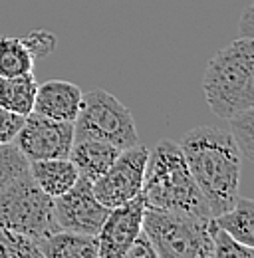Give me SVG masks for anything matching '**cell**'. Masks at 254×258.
<instances>
[{
  "label": "cell",
  "instance_id": "obj_1",
  "mask_svg": "<svg viewBox=\"0 0 254 258\" xmlns=\"http://www.w3.org/2000/svg\"><path fill=\"white\" fill-rule=\"evenodd\" d=\"M179 147L211 215L217 217L228 211L238 199L242 161L230 131L213 125L189 129Z\"/></svg>",
  "mask_w": 254,
  "mask_h": 258
},
{
  "label": "cell",
  "instance_id": "obj_2",
  "mask_svg": "<svg viewBox=\"0 0 254 258\" xmlns=\"http://www.w3.org/2000/svg\"><path fill=\"white\" fill-rule=\"evenodd\" d=\"M145 209L153 211H179L211 219L209 205L190 175L185 155L179 143L163 139L149 151L145 179L141 187Z\"/></svg>",
  "mask_w": 254,
  "mask_h": 258
},
{
  "label": "cell",
  "instance_id": "obj_3",
  "mask_svg": "<svg viewBox=\"0 0 254 258\" xmlns=\"http://www.w3.org/2000/svg\"><path fill=\"white\" fill-rule=\"evenodd\" d=\"M203 92L213 113L222 119L254 107L252 38H238L213 56L205 70Z\"/></svg>",
  "mask_w": 254,
  "mask_h": 258
},
{
  "label": "cell",
  "instance_id": "obj_4",
  "mask_svg": "<svg viewBox=\"0 0 254 258\" xmlns=\"http://www.w3.org/2000/svg\"><path fill=\"white\" fill-rule=\"evenodd\" d=\"M211 219L179 211L145 209L141 228L149 236L157 256L213 258V240L209 230Z\"/></svg>",
  "mask_w": 254,
  "mask_h": 258
},
{
  "label": "cell",
  "instance_id": "obj_5",
  "mask_svg": "<svg viewBox=\"0 0 254 258\" xmlns=\"http://www.w3.org/2000/svg\"><path fill=\"white\" fill-rule=\"evenodd\" d=\"M0 226L42 242L60 226L54 217V199L32 179L30 171L0 191Z\"/></svg>",
  "mask_w": 254,
  "mask_h": 258
},
{
  "label": "cell",
  "instance_id": "obj_6",
  "mask_svg": "<svg viewBox=\"0 0 254 258\" xmlns=\"http://www.w3.org/2000/svg\"><path fill=\"white\" fill-rule=\"evenodd\" d=\"M78 139H97L119 149L139 143L131 111L113 94L101 88L82 94L74 119V141Z\"/></svg>",
  "mask_w": 254,
  "mask_h": 258
},
{
  "label": "cell",
  "instance_id": "obj_7",
  "mask_svg": "<svg viewBox=\"0 0 254 258\" xmlns=\"http://www.w3.org/2000/svg\"><path fill=\"white\" fill-rule=\"evenodd\" d=\"M147 161L149 149L145 145L137 143L121 149L115 161L109 165V169L92 183L95 199L107 209H113L135 199L143 187Z\"/></svg>",
  "mask_w": 254,
  "mask_h": 258
},
{
  "label": "cell",
  "instance_id": "obj_8",
  "mask_svg": "<svg viewBox=\"0 0 254 258\" xmlns=\"http://www.w3.org/2000/svg\"><path fill=\"white\" fill-rule=\"evenodd\" d=\"M14 145L30 161L64 159L74 145V121H58L38 113H28L14 137Z\"/></svg>",
  "mask_w": 254,
  "mask_h": 258
},
{
  "label": "cell",
  "instance_id": "obj_9",
  "mask_svg": "<svg viewBox=\"0 0 254 258\" xmlns=\"http://www.w3.org/2000/svg\"><path fill=\"white\" fill-rule=\"evenodd\" d=\"M109 209L95 199L92 181L78 177L72 189L54 197V217L62 230L80 234H97Z\"/></svg>",
  "mask_w": 254,
  "mask_h": 258
},
{
  "label": "cell",
  "instance_id": "obj_10",
  "mask_svg": "<svg viewBox=\"0 0 254 258\" xmlns=\"http://www.w3.org/2000/svg\"><path fill=\"white\" fill-rule=\"evenodd\" d=\"M145 205L141 195L109 209L103 225L99 228L97 236V256L101 258H121L125 256L127 248L135 240L137 232L143 225Z\"/></svg>",
  "mask_w": 254,
  "mask_h": 258
},
{
  "label": "cell",
  "instance_id": "obj_11",
  "mask_svg": "<svg viewBox=\"0 0 254 258\" xmlns=\"http://www.w3.org/2000/svg\"><path fill=\"white\" fill-rule=\"evenodd\" d=\"M82 90L66 80H48L38 86L32 111L58 121H74L80 109Z\"/></svg>",
  "mask_w": 254,
  "mask_h": 258
},
{
  "label": "cell",
  "instance_id": "obj_12",
  "mask_svg": "<svg viewBox=\"0 0 254 258\" xmlns=\"http://www.w3.org/2000/svg\"><path fill=\"white\" fill-rule=\"evenodd\" d=\"M119 151H121L119 147L105 143V141L78 139V141H74L68 159L76 165L80 177H86L94 183L97 177H101L109 169V165L115 161Z\"/></svg>",
  "mask_w": 254,
  "mask_h": 258
},
{
  "label": "cell",
  "instance_id": "obj_13",
  "mask_svg": "<svg viewBox=\"0 0 254 258\" xmlns=\"http://www.w3.org/2000/svg\"><path fill=\"white\" fill-rule=\"evenodd\" d=\"M28 171H30L32 179L38 183V187L46 195H50L52 199L64 195L68 189H72L80 177L76 165L68 157L30 161Z\"/></svg>",
  "mask_w": 254,
  "mask_h": 258
},
{
  "label": "cell",
  "instance_id": "obj_14",
  "mask_svg": "<svg viewBox=\"0 0 254 258\" xmlns=\"http://www.w3.org/2000/svg\"><path fill=\"white\" fill-rule=\"evenodd\" d=\"M42 256L50 258H95L97 256V236L80 234L72 230H56L40 242Z\"/></svg>",
  "mask_w": 254,
  "mask_h": 258
},
{
  "label": "cell",
  "instance_id": "obj_15",
  "mask_svg": "<svg viewBox=\"0 0 254 258\" xmlns=\"http://www.w3.org/2000/svg\"><path fill=\"white\" fill-rule=\"evenodd\" d=\"M36 90L38 82L34 78V72L10 78L0 76V107L26 117L28 113H32Z\"/></svg>",
  "mask_w": 254,
  "mask_h": 258
},
{
  "label": "cell",
  "instance_id": "obj_16",
  "mask_svg": "<svg viewBox=\"0 0 254 258\" xmlns=\"http://www.w3.org/2000/svg\"><path fill=\"white\" fill-rule=\"evenodd\" d=\"M213 221L226 230L234 240L244 246L254 248V203L252 199L238 197L234 205L221 215L213 217Z\"/></svg>",
  "mask_w": 254,
  "mask_h": 258
},
{
  "label": "cell",
  "instance_id": "obj_17",
  "mask_svg": "<svg viewBox=\"0 0 254 258\" xmlns=\"http://www.w3.org/2000/svg\"><path fill=\"white\" fill-rule=\"evenodd\" d=\"M36 58L32 56L22 38L2 36L0 38V76H20L34 72Z\"/></svg>",
  "mask_w": 254,
  "mask_h": 258
},
{
  "label": "cell",
  "instance_id": "obj_18",
  "mask_svg": "<svg viewBox=\"0 0 254 258\" xmlns=\"http://www.w3.org/2000/svg\"><path fill=\"white\" fill-rule=\"evenodd\" d=\"M42 256L40 242L12 228L0 226V258H38Z\"/></svg>",
  "mask_w": 254,
  "mask_h": 258
},
{
  "label": "cell",
  "instance_id": "obj_19",
  "mask_svg": "<svg viewBox=\"0 0 254 258\" xmlns=\"http://www.w3.org/2000/svg\"><path fill=\"white\" fill-rule=\"evenodd\" d=\"M230 121V135L236 141V147L240 155L246 161L252 163L254 159V107L242 109L228 117Z\"/></svg>",
  "mask_w": 254,
  "mask_h": 258
},
{
  "label": "cell",
  "instance_id": "obj_20",
  "mask_svg": "<svg viewBox=\"0 0 254 258\" xmlns=\"http://www.w3.org/2000/svg\"><path fill=\"white\" fill-rule=\"evenodd\" d=\"M30 163L20 153V149L12 143H0V191L16 181L20 175L28 173Z\"/></svg>",
  "mask_w": 254,
  "mask_h": 258
},
{
  "label": "cell",
  "instance_id": "obj_21",
  "mask_svg": "<svg viewBox=\"0 0 254 258\" xmlns=\"http://www.w3.org/2000/svg\"><path fill=\"white\" fill-rule=\"evenodd\" d=\"M209 230H211V240H213V258H252L254 256L252 246H244L238 240H234L213 219H211Z\"/></svg>",
  "mask_w": 254,
  "mask_h": 258
},
{
  "label": "cell",
  "instance_id": "obj_22",
  "mask_svg": "<svg viewBox=\"0 0 254 258\" xmlns=\"http://www.w3.org/2000/svg\"><path fill=\"white\" fill-rule=\"evenodd\" d=\"M22 40H24V44L28 46V50H30L32 56L36 60L38 58H46L56 48V34L50 32V30H32Z\"/></svg>",
  "mask_w": 254,
  "mask_h": 258
},
{
  "label": "cell",
  "instance_id": "obj_23",
  "mask_svg": "<svg viewBox=\"0 0 254 258\" xmlns=\"http://www.w3.org/2000/svg\"><path fill=\"white\" fill-rule=\"evenodd\" d=\"M24 123V115L0 107V143H12Z\"/></svg>",
  "mask_w": 254,
  "mask_h": 258
},
{
  "label": "cell",
  "instance_id": "obj_24",
  "mask_svg": "<svg viewBox=\"0 0 254 258\" xmlns=\"http://www.w3.org/2000/svg\"><path fill=\"white\" fill-rule=\"evenodd\" d=\"M127 258H157V252L149 240V236L145 234V230L141 228L135 236V240L131 242V246L127 248L125 252Z\"/></svg>",
  "mask_w": 254,
  "mask_h": 258
},
{
  "label": "cell",
  "instance_id": "obj_25",
  "mask_svg": "<svg viewBox=\"0 0 254 258\" xmlns=\"http://www.w3.org/2000/svg\"><path fill=\"white\" fill-rule=\"evenodd\" d=\"M238 36L240 38H252L254 36V26H252V6L248 4L244 14H242V20L238 24Z\"/></svg>",
  "mask_w": 254,
  "mask_h": 258
}]
</instances>
